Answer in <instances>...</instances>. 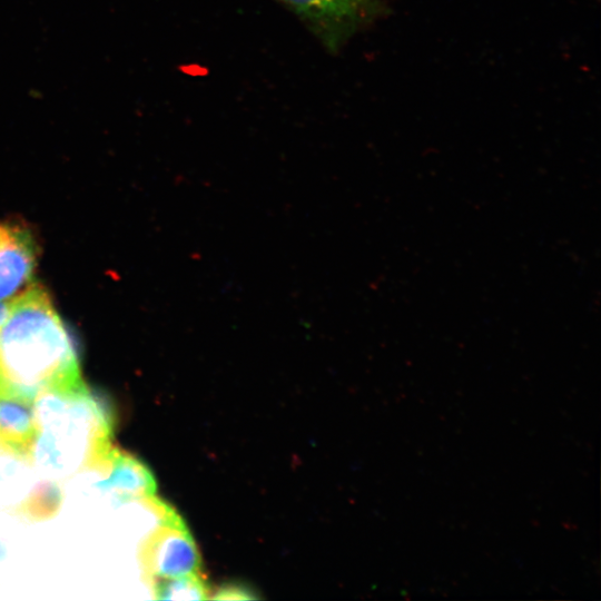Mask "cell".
Here are the masks:
<instances>
[{
    "label": "cell",
    "mask_w": 601,
    "mask_h": 601,
    "mask_svg": "<svg viewBox=\"0 0 601 601\" xmlns=\"http://www.w3.org/2000/svg\"><path fill=\"white\" fill-rule=\"evenodd\" d=\"M138 560L149 584L200 571V554L186 525L160 523L140 543Z\"/></svg>",
    "instance_id": "7a4b0ae2"
},
{
    "label": "cell",
    "mask_w": 601,
    "mask_h": 601,
    "mask_svg": "<svg viewBox=\"0 0 601 601\" xmlns=\"http://www.w3.org/2000/svg\"><path fill=\"white\" fill-rule=\"evenodd\" d=\"M154 598L159 600H207L210 588L199 572L178 578L157 580L150 584Z\"/></svg>",
    "instance_id": "52a82bcc"
},
{
    "label": "cell",
    "mask_w": 601,
    "mask_h": 601,
    "mask_svg": "<svg viewBox=\"0 0 601 601\" xmlns=\"http://www.w3.org/2000/svg\"><path fill=\"white\" fill-rule=\"evenodd\" d=\"M36 260V244L28 229L0 223V300L14 298L29 286Z\"/></svg>",
    "instance_id": "3957f363"
},
{
    "label": "cell",
    "mask_w": 601,
    "mask_h": 601,
    "mask_svg": "<svg viewBox=\"0 0 601 601\" xmlns=\"http://www.w3.org/2000/svg\"><path fill=\"white\" fill-rule=\"evenodd\" d=\"M39 432L31 401L0 394V452L17 459H31Z\"/></svg>",
    "instance_id": "8992f818"
},
{
    "label": "cell",
    "mask_w": 601,
    "mask_h": 601,
    "mask_svg": "<svg viewBox=\"0 0 601 601\" xmlns=\"http://www.w3.org/2000/svg\"><path fill=\"white\" fill-rule=\"evenodd\" d=\"M61 501V493L56 484L45 483L38 486L18 508L17 512L30 520L48 519L56 514Z\"/></svg>",
    "instance_id": "ba28073f"
},
{
    "label": "cell",
    "mask_w": 601,
    "mask_h": 601,
    "mask_svg": "<svg viewBox=\"0 0 601 601\" xmlns=\"http://www.w3.org/2000/svg\"><path fill=\"white\" fill-rule=\"evenodd\" d=\"M257 598L258 597H256L252 590L239 584L221 585L213 595H210V599L215 600H253Z\"/></svg>",
    "instance_id": "9c48e42d"
},
{
    "label": "cell",
    "mask_w": 601,
    "mask_h": 601,
    "mask_svg": "<svg viewBox=\"0 0 601 601\" xmlns=\"http://www.w3.org/2000/svg\"><path fill=\"white\" fill-rule=\"evenodd\" d=\"M296 12L329 46H335L366 13L370 0H278Z\"/></svg>",
    "instance_id": "277c9868"
},
{
    "label": "cell",
    "mask_w": 601,
    "mask_h": 601,
    "mask_svg": "<svg viewBox=\"0 0 601 601\" xmlns=\"http://www.w3.org/2000/svg\"><path fill=\"white\" fill-rule=\"evenodd\" d=\"M0 551H1V550H0ZM0 555H1V553H0Z\"/></svg>",
    "instance_id": "8fae6325"
},
{
    "label": "cell",
    "mask_w": 601,
    "mask_h": 601,
    "mask_svg": "<svg viewBox=\"0 0 601 601\" xmlns=\"http://www.w3.org/2000/svg\"><path fill=\"white\" fill-rule=\"evenodd\" d=\"M83 385L75 344L48 294L28 286L0 325V394L32 402Z\"/></svg>",
    "instance_id": "6da1fadb"
},
{
    "label": "cell",
    "mask_w": 601,
    "mask_h": 601,
    "mask_svg": "<svg viewBox=\"0 0 601 601\" xmlns=\"http://www.w3.org/2000/svg\"><path fill=\"white\" fill-rule=\"evenodd\" d=\"M10 303H7L6 300H0V325L6 319L8 312H9Z\"/></svg>",
    "instance_id": "30bf717a"
},
{
    "label": "cell",
    "mask_w": 601,
    "mask_h": 601,
    "mask_svg": "<svg viewBox=\"0 0 601 601\" xmlns=\"http://www.w3.org/2000/svg\"><path fill=\"white\" fill-rule=\"evenodd\" d=\"M101 489L118 502L142 501L155 495L157 482L152 472L132 454L112 446L105 470Z\"/></svg>",
    "instance_id": "5b68a950"
}]
</instances>
